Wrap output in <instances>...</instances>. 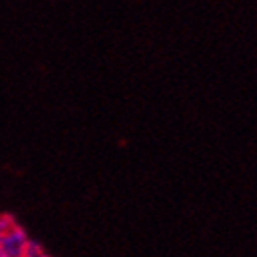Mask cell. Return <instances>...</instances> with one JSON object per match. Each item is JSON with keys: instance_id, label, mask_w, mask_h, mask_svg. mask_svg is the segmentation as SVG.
Instances as JSON below:
<instances>
[{"instance_id": "1", "label": "cell", "mask_w": 257, "mask_h": 257, "mask_svg": "<svg viewBox=\"0 0 257 257\" xmlns=\"http://www.w3.org/2000/svg\"><path fill=\"white\" fill-rule=\"evenodd\" d=\"M30 235L13 215H0V248L10 257H22Z\"/></svg>"}, {"instance_id": "2", "label": "cell", "mask_w": 257, "mask_h": 257, "mask_svg": "<svg viewBox=\"0 0 257 257\" xmlns=\"http://www.w3.org/2000/svg\"><path fill=\"white\" fill-rule=\"evenodd\" d=\"M22 257H52V255H50L37 241H32V239H30V242H28V246H26V250H24V253H22Z\"/></svg>"}, {"instance_id": "3", "label": "cell", "mask_w": 257, "mask_h": 257, "mask_svg": "<svg viewBox=\"0 0 257 257\" xmlns=\"http://www.w3.org/2000/svg\"><path fill=\"white\" fill-rule=\"evenodd\" d=\"M0 257H10V255H8V253H6L4 250H2V248H0Z\"/></svg>"}]
</instances>
